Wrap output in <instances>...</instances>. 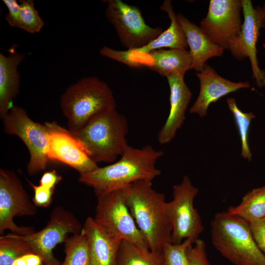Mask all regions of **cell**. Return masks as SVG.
I'll use <instances>...</instances> for the list:
<instances>
[{"label": "cell", "instance_id": "cell-1", "mask_svg": "<svg viewBox=\"0 0 265 265\" xmlns=\"http://www.w3.org/2000/svg\"><path fill=\"white\" fill-rule=\"evenodd\" d=\"M163 155L150 145L140 148L129 145L117 161L80 174L79 180L93 187L95 194L120 189L139 181H152L161 174L156 165Z\"/></svg>", "mask_w": 265, "mask_h": 265}, {"label": "cell", "instance_id": "cell-2", "mask_svg": "<svg viewBox=\"0 0 265 265\" xmlns=\"http://www.w3.org/2000/svg\"><path fill=\"white\" fill-rule=\"evenodd\" d=\"M124 199L149 248L162 252L171 242L172 225L165 195L155 190L152 181L133 183L120 189Z\"/></svg>", "mask_w": 265, "mask_h": 265}, {"label": "cell", "instance_id": "cell-3", "mask_svg": "<svg viewBox=\"0 0 265 265\" xmlns=\"http://www.w3.org/2000/svg\"><path fill=\"white\" fill-rule=\"evenodd\" d=\"M128 129L126 118L114 108L98 114L81 129L71 132L95 162L111 163L128 147Z\"/></svg>", "mask_w": 265, "mask_h": 265}, {"label": "cell", "instance_id": "cell-4", "mask_svg": "<svg viewBox=\"0 0 265 265\" xmlns=\"http://www.w3.org/2000/svg\"><path fill=\"white\" fill-rule=\"evenodd\" d=\"M59 105L72 132L98 114L116 108L112 90L96 76L82 78L69 86L60 96Z\"/></svg>", "mask_w": 265, "mask_h": 265}, {"label": "cell", "instance_id": "cell-5", "mask_svg": "<svg viewBox=\"0 0 265 265\" xmlns=\"http://www.w3.org/2000/svg\"><path fill=\"white\" fill-rule=\"evenodd\" d=\"M212 245L234 265H265V256L258 246L249 223L226 212H218L211 223Z\"/></svg>", "mask_w": 265, "mask_h": 265}, {"label": "cell", "instance_id": "cell-6", "mask_svg": "<svg viewBox=\"0 0 265 265\" xmlns=\"http://www.w3.org/2000/svg\"><path fill=\"white\" fill-rule=\"evenodd\" d=\"M2 120L5 132L19 137L28 149V174L33 176L45 170L49 161L47 149L50 132L46 123L34 121L23 107L15 105Z\"/></svg>", "mask_w": 265, "mask_h": 265}, {"label": "cell", "instance_id": "cell-7", "mask_svg": "<svg viewBox=\"0 0 265 265\" xmlns=\"http://www.w3.org/2000/svg\"><path fill=\"white\" fill-rule=\"evenodd\" d=\"M106 2L105 16L114 27L126 50L144 47L163 32L160 27L147 25L137 6L121 0H108Z\"/></svg>", "mask_w": 265, "mask_h": 265}, {"label": "cell", "instance_id": "cell-8", "mask_svg": "<svg viewBox=\"0 0 265 265\" xmlns=\"http://www.w3.org/2000/svg\"><path fill=\"white\" fill-rule=\"evenodd\" d=\"M198 192L186 175L184 176L181 183L173 186V199L168 202L172 243L179 244L186 239L194 242L203 231L200 215L194 206Z\"/></svg>", "mask_w": 265, "mask_h": 265}, {"label": "cell", "instance_id": "cell-9", "mask_svg": "<svg viewBox=\"0 0 265 265\" xmlns=\"http://www.w3.org/2000/svg\"><path fill=\"white\" fill-rule=\"evenodd\" d=\"M96 195L97 202L93 218L98 225L121 240L148 247L146 239L126 204L121 189Z\"/></svg>", "mask_w": 265, "mask_h": 265}, {"label": "cell", "instance_id": "cell-10", "mask_svg": "<svg viewBox=\"0 0 265 265\" xmlns=\"http://www.w3.org/2000/svg\"><path fill=\"white\" fill-rule=\"evenodd\" d=\"M36 206L31 201L17 175L0 169V234L5 230L14 234L26 235L35 232L33 227L19 226L13 221L16 216H33Z\"/></svg>", "mask_w": 265, "mask_h": 265}, {"label": "cell", "instance_id": "cell-11", "mask_svg": "<svg viewBox=\"0 0 265 265\" xmlns=\"http://www.w3.org/2000/svg\"><path fill=\"white\" fill-rule=\"evenodd\" d=\"M82 227L72 213L58 206L53 209L49 222L41 230L26 235L13 234L26 242L34 252L42 258L43 265H60L53 255V249L58 244L64 242L69 234L80 233Z\"/></svg>", "mask_w": 265, "mask_h": 265}, {"label": "cell", "instance_id": "cell-12", "mask_svg": "<svg viewBox=\"0 0 265 265\" xmlns=\"http://www.w3.org/2000/svg\"><path fill=\"white\" fill-rule=\"evenodd\" d=\"M244 22L237 36L230 40L229 49L238 60L249 58L253 78L259 87L265 86V72L260 69L257 56L256 44L260 28L265 26L261 8H255L251 0H241Z\"/></svg>", "mask_w": 265, "mask_h": 265}, {"label": "cell", "instance_id": "cell-13", "mask_svg": "<svg viewBox=\"0 0 265 265\" xmlns=\"http://www.w3.org/2000/svg\"><path fill=\"white\" fill-rule=\"evenodd\" d=\"M241 9L240 0H211L200 28L213 42L228 50L230 40L237 36L241 29Z\"/></svg>", "mask_w": 265, "mask_h": 265}, {"label": "cell", "instance_id": "cell-14", "mask_svg": "<svg viewBox=\"0 0 265 265\" xmlns=\"http://www.w3.org/2000/svg\"><path fill=\"white\" fill-rule=\"evenodd\" d=\"M45 123L50 132L47 149L49 160L64 163L78 171L80 174L92 171L99 167L69 130L55 122Z\"/></svg>", "mask_w": 265, "mask_h": 265}, {"label": "cell", "instance_id": "cell-15", "mask_svg": "<svg viewBox=\"0 0 265 265\" xmlns=\"http://www.w3.org/2000/svg\"><path fill=\"white\" fill-rule=\"evenodd\" d=\"M160 9L167 13L170 20L168 28L157 38L141 48L132 50L119 51L108 47L103 52L105 57L134 68V62L140 57H143L152 51L168 48L187 50L188 45L185 32L178 23L171 0H164Z\"/></svg>", "mask_w": 265, "mask_h": 265}, {"label": "cell", "instance_id": "cell-16", "mask_svg": "<svg viewBox=\"0 0 265 265\" xmlns=\"http://www.w3.org/2000/svg\"><path fill=\"white\" fill-rule=\"evenodd\" d=\"M195 74L199 80L200 91L189 112L196 113L201 117L206 115L212 103L231 93L250 87L248 81L235 82L223 78L206 64L202 70Z\"/></svg>", "mask_w": 265, "mask_h": 265}, {"label": "cell", "instance_id": "cell-17", "mask_svg": "<svg viewBox=\"0 0 265 265\" xmlns=\"http://www.w3.org/2000/svg\"><path fill=\"white\" fill-rule=\"evenodd\" d=\"M184 74L173 73L166 77L170 88V110L167 118L158 134L160 144L170 142L183 125L192 93L184 80Z\"/></svg>", "mask_w": 265, "mask_h": 265}, {"label": "cell", "instance_id": "cell-18", "mask_svg": "<svg viewBox=\"0 0 265 265\" xmlns=\"http://www.w3.org/2000/svg\"><path fill=\"white\" fill-rule=\"evenodd\" d=\"M82 226L89 244V265H116L121 240L107 232L90 216Z\"/></svg>", "mask_w": 265, "mask_h": 265}, {"label": "cell", "instance_id": "cell-19", "mask_svg": "<svg viewBox=\"0 0 265 265\" xmlns=\"http://www.w3.org/2000/svg\"><path fill=\"white\" fill-rule=\"evenodd\" d=\"M177 20L183 29L191 60L192 69L200 72L206 61L213 57H220L224 49L213 42L200 27L190 22L181 14H177Z\"/></svg>", "mask_w": 265, "mask_h": 265}, {"label": "cell", "instance_id": "cell-20", "mask_svg": "<svg viewBox=\"0 0 265 265\" xmlns=\"http://www.w3.org/2000/svg\"><path fill=\"white\" fill-rule=\"evenodd\" d=\"M25 58L23 53L13 51L6 56L0 53V117L2 119L14 106L21 84L18 68Z\"/></svg>", "mask_w": 265, "mask_h": 265}, {"label": "cell", "instance_id": "cell-21", "mask_svg": "<svg viewBox=\"0 0 265 265\" xmlns=\"http://www.w3.org/2000/svg\"><path fill=\"white\" fill-rule=\"evenodd\" d=\"M145 56L150 60L145 66L166 78L173 73L185 75L192 69L191 58L187 50L161 49Z\"/></svg>", "mask_w": 265, "mask_h": 265}, {"label": "cell", "instance_id": "cell-22", "mask_svg": "<svg viewBox=\"0 0 265 265\" xmlns=\"http://www.w3.org/2000/svg\"><path fill=\"white\" fill-rule=\"evenodd\" d=\"M116 265H163L162 253L134 242L121 240Z\"/></svg>", "mask_w": 265, "mask_h": 265}, {"label": "cell", "instance_id": "cell-23", "mask_svg": "<svg viewBox=\"0 0 265 265\" xmlns=\"http://www.w3.org/2000/svg\"><path fill=\"white\" fill-rule=\"evenodd\" d=\"M227 211L249 223L264 218L265 185L248 192L238 205L230 207Z\"/></svg>", "mask_w": 265, "mask_h": 265}, {"label": "cell", "instance_id": "cell-24", "mask_svg": "<svg viewBox=\"0 0 265 265\" xmlns=\"http://www.w3.org/2000/svg\"><path fill=\"white\" fill-rule=\"evenodd\" d=\"M64 244L65 256L60 265H89V244L83 229L80 233L69 237Z\"/></svg>", "mask_w": 265, "mask_h": 265}, {"label": "cell", "instance_id": "cell-25", "mask_svg": "<svg viewBox=\"0 0 265 265\" xmlns=\"http://www.w3.org/2000/svg\"><path fill=\"white\" fill-rule=\"evenodd\" d=\"M227 103L229 109L233 113L240 136L241 143V155L245 159L250 161L252 155L248 144V133L251 121L256 116L251 112L245 113L242 111L238 107L234 98H228Z\"/></svg>", "mask_w": 265, "mask_h": 265}, {"label": "cell", "instance_id": "cell-26", "mask_svg": "<svg viewBox=\"0 0 265 265\" xmlns=\"http://www.w3.org/2000/svg\"><path fill=\"white\" fill-rule=\"evenodd\" d=\"M28 253H34L25 241L8 234L0 237V265H12L18 257Z\"/></svg>", "mask_w": 265, "mask_h": 265}, {"label": "cell", "instance_id": "cell-27", "mask_svg": "<svg viewBox=\"0 0 265 265\" xmlns=\"http://www.w3.org/2000/svg\"><path fill=\"white\" fill-rule=\"evenodd\" d=\"M19 28L34 34L39 32L44 22L34 6L32 0H20Z\"/></svg>", "mask_w": 265, "mask_h": 265}, {"label": "cell", "instance_id": "cell-28", "mask_svg": "<svg viewBox=\"0 0 265 265\" xmlns=\"http://www.w3.org/2000/svg\"><path fill=\"white\" fill-rule=\"evenodd\" d=\"M193 242L186 239L179 244L165 243L162 248L163 265H189L187 249Z\"/></svg>", "mask_w": 265, "mask_h": 265}, {"label": "cell", "instance_id": "cell-29", "mask_svg": "<svg viewBox=\"0 0 265 265\" xmlns=\"http://www.w3.org/2000/svg\"><path fill=\"white\" fill-rule=\"evenodd\" d=\"M206 244L200 238L187 248V254L189 265H211L206 250Z\"/></svg>", "mask_w": 265, "mask_h": 265}, {"label": "cell", "instance_id": "cell-30", "mask_svg": "<svg viewBox=\"0 0 265 265\" xmlns=\"http://www.w3.org/2000/svg\"><path fill=\"white\" fill-rule=\"evenodd\" d=\"M29 183L34 191L32 202L36 206L47 207L52 202L54 189L49 188L40 185L36 186L31 182Z\"/></svg>", "mask_w": 265, "mask_h": 265}, {"label": "cell", "instance_id": "cell-31", "mask_svg": "<svg viewBox=\"0 0 265 265\" xmlns=\"http://www.w3.org/2000/svg\"><path fill=\"white\" fill-rule=\"evenodd\" d=\"M249 224L258 246L265 256V217Z\"/></svg>", "mask_w": 265, "mask_h": 265}, {"label": "cell", "instance_id": "cell-32", "mask_svg": "<svg viewBox=\"0 0 265 265\" xmlns=\"http://www.w3.org/2000/svg\"><path fill=\"white\" fill-rule=\"evenodd\" d=\"M8 9L5 20L8 25L13 27L19 28L20 4L16 0H3Z\"/></svg>", "mask_w": 265, "mask_h": 265}, {"label": "cell", "instance_id": "cell-33", "mask_svg": "<svg viewBox=\"0 0 265 265\" xmlns=\"http://www.w3.org/2000/svg\"><path fill=\"white\" fill-rule=\"evenodd\" d=\"M61 179V176L55 170H53L43 174L39 181V185L49 188L54 189L55 186Z\"/></svg>", "mask_w": 265, "mask_h": 265}, {"label": "cell", "instance_id": "cell-34", "mask_svg": "<svg viewBox=\"0 0 265 265\" xmlns=\"http://www.w3.org/2000/svg\"><path fill=\"white\" fill-rule=\"evenodd\" d=\"M12 265H43V260L35 253H28L17 258Z\"/></svg>", "mask_w": 265, "mask_h": 265}, {"label": "cell", "instance_id": "cell-35", "mask_svg": "<svg viewBox=\"0 0 265 265\" xmlns=\"http://www.w3.org/2000/svg\"><path fill=\"white\" fill-rule=\"evenodd\" d=\"M261 9H262L263 14L265 18V4H264L263 7L261 8Z\"/></svg>", "mask_w": 265, "mask_h": 265}, {"label": "cell", "instance_id": "cell-36", "mask_svg": "<svg viewBox=\"0 0 265 265\" xmlns=\"http://www.w3.org/2000/svg\"><path fill=\"white\" fill-rule=\"evenodd\" d=\"M263 46H264V48L265 49V43H264V44H263Z\"/></svg>", "mask_w": 265, "mask_h": 265}]
</instances>
